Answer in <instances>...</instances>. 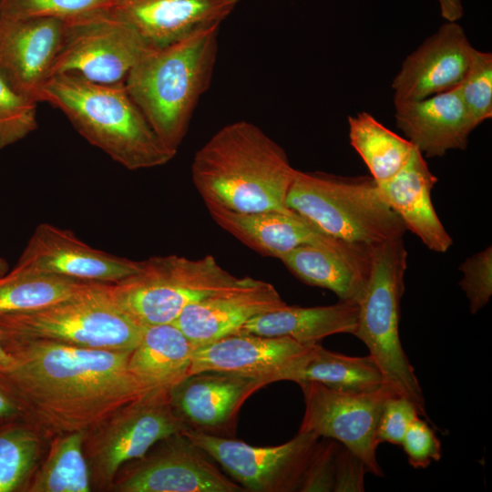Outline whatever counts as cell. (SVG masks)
<instances>
[{
    "label": "cell",
    "instance_id": "obj_1",
    "mask_svg": "<svg viewBox=\"0 0 492 492\" xmlns=\"http://www.w3.org/2000/svg\"><path fill=\"white\" fill-rule=\"evenodd\" d=\"M14 369L0 374L38 432H88L148 395L128 369L131 351L34 341L4 343Z\"/></svg>",
    "mask_w": 492,
    "mask_h": 492
},
{
    "label": "cell",
    "instance_id": "obj_2",
    "mask_svg": "<svg viewBox=\"0 0 492 492\" xmlns=\"http://www.w3.org/2000/svg\"><path fill=\"white\" fill-rule=\"evenodd\" d=\"M295 169L276 141L240 120L218 130L194 155L192 181L204 202L239 212L290 211Z\"/></svg>",
    "mask_w": 492,
    "mask_h": 492
},
{
    "label": "cell",
    "instance_id": "obj_3",
    "mask_svg": "<svg viewBox=\"0 0 492 492\" xmlns=\"http://www.w3.org/2000/svg\"><path fill=\"white\" fill-rule=\"evenodd\" d=\"M38 101L60 110L88 143L129 170L163 166L176 155L153 130L124 81L103 84L56 74L44 84Z\"/></svg>",
    "mask_w": 492,
    "mask_h": 492
},
{
    "label": "cell",
    "instance_id": "obj_4",
    "mask_svg": "<svg viewBox=\"0 0 492 492\" xmlns=\"http://www.w3.org/2000/svg\"><path fill=\"white\" fill-rule=\"evenodd\" d=\"M220 26L200 29L160 47H150L124 84L153 130L174 153L185 138L218 56Z\"/></svg>",
    "mask_w": 492,
    "mask_h": 492
},
{
    "label": "cell",
    "instance_id": "obj_5",
    "mask_svg": "<svg viewBox=\"0 0 492 492\" xmlns=\"http://www.w3.org/2000/svg\"><path fill=\"white\" fill-rule=\"evenodd\" d=\"M110 283L87 282L42 308L0 315V342H53L73 346L132 351L144 326L113 299Z\"/></svg>",
    "mask_w": 492,
    "mask_h": 492
},
{
    "label": "cell",
    "instance_id": "obj_6",
    "mask_svg": "<svg viewBox=\"0 0 492 492\" xmlns=\"http://www.w3.org/2000/svg\"><path fill=\"white\" fill-rule=\"evenodd\" d=\"M286 204L328 235L354 245L372 248L406 231L372 177L296 169Z\"/></svg>",
    "mask_w": 492,
    "mask_h": 492
},
{
    "label": "cell",
    "instance_id": "obj_7",
    "mask_svg": "<svg viewBox=\"0 0 492 492\" xmlns=\"http://www.w3.org/2000/svg\"><path fill=\"white\" fill-rule=\"evenodd\" d=\"M406 268L407 251L403 238L371 249L370 273L358 302L354 335L368 348L385 384L408 397L420 416L428 421L423 390L400 340L401 300Z\"/></svg>",
    "mask_w": 492,
    "mask_h": 492
},
{
    "label": "cell",
    "instance_id": "obj_8",
    "mask_svg": "<svg viewBox=\"0 0 492 492\" xmlns=\"http://www.w3.org/2000/svg\"><path fill=\"white\" fill-rule=\"evenodd\" d=\"M211 255L192 260L178 255L141 261L134 274L109 284L115 302L138 323H174L190 304L241 284Z\"/></svg>",
    "mask_w": 492,
    "mask_h": 492
},
{
    "label": "cell",
    "instance_id": "obj_9",
    "mask_svg": "<svg viewBox=\"0 0 492 492\" xmlns=\"http://www.w3.org/2000/svg\"><path fill=\"white\" fill-rule=\"evenodd\" d=\"M149 48L110 6L94 9L64 20L49 77L73 73L97 83L121 82Z\"/></svg>",
    "mask_w": 492,
    "mask_h": 492
},
{
    "label": "cell",
    "instance_id": "obj_10",
    "mask_svg": "<svg viewBox=\"0 0 492 492\" xmlns=\"http://www.w3.org/2000/svg\"><path fill=\"white\" fill-rule=\"evenodd\" d=\"M190 428L174 410L169 392L148 394L87 432L84 452L88 467L97 483L111 485L125 463Z\"/></svg>",
    "mask_w": 492,
    "mask_h": 492
},
{
    "label": "cell",
    "instance_id": "obj_11",
    "mask_svg": "<svg viewBox=\"0 0 492 492\" xmlns=\"http://www.w3.org/2000/svg\"><path fill=\"white\" fill-rule=\"evenodd\" d=\"M182 434L245 491L252 492L300 491L320 438L313 433L298 432L282 445L255 446L192 428Z\"/></svg>",
    "mask_w": 492,
    "mask_h": 492
},
{
    "label": "cell",
    "instance_id": "obj_12",
    "mask_svg": "<svg viewBox=\"0 0 492 492\" xmlns=\"http://www.w3.org/2000/svg\"><path fill=\"white\" fill-rule=\"evenodd\" d=\"M298 384L305 405L298 432L339 442L363 461L368 472L383 477L376 457V427L384 400L396 392L388 384L363 393L338 391L315 382Z\"/></svg>",
    "mask_w": 492,
    "mask_h": 492
},
{
    "label": "cell",
    "instance_id": "obj_13",
    "mask_svg": "<svg viewBox=\"0 0 492 492\" xmlns=\"http://www.w3.org/2000/svg\"><path fill=\"white\" fill-rule=\"evenodd\" d=\"M138 458L111 488L119 492H241L213 459L182 433L170 436Z\"/></svg>",
    "mask_w": 492,
    "mask_h": 492
},
{
    "label": "cell",
    "instance_id": "obj_14",
    "mask_svg": "<svg viewBox=\"0 0 492 492\" xmlns=\"http://www.w3.org/2000/svg\"><path fill=\"white\" fill-rule=\"evenodd\" d=\"M15 266L83 282L115 283L137 272L141 261L93 248L69 230L40 223Z\"/></svg>",
    "mask_w": 492,
    "mask_h": 492
},
{
    "label": "cell",
    "instance_id": "obj_15",
    "mask_svg": "<svg viewBox=\"0 0 492 492\" xmlns=\"http://www.w3.org/2000/svg\"><path fill=\"white\" fill-rule=\"evenodd\" d=\"M474 48L463 27L446 21L404 60L392 83L394 102L423 99L455 88L468 68Z\"/></svg>",
    "mask_w": 492,
    "mask_h": 492
},
{
    "label": "cell",
    "instance_id": "obj_16",
    "mask_svg": "<svg viewBox=\"0 0 492 492\" xmlns=\"http://www.w3.org/2000/svg\"><path fill=\"white\" fill-rule=\"evenodd\" d=\"M64 20L0 17V77L16 93L39 103L58 51Z\"/></svg>",
    "mask_w": 492,
    "mask_h": 492
},
{
    "label": "cell",
    "instance_id": "obj_17",
    "mask_svg": "<svg viewBox=\"0 0 492 492\" xmlns=\"http://www.w3.org/2000/svg\"><path fill=\"white\" fill-rule=\"evenodd\" d=\"M285 305L272 284L247 277L234 288L188 305L174 323L195 348L238 333L252 318Z\"/></svg>",
    "mask_w": 492,
    "mask_h": 492
},
{
    "label": "cell",
    "instance_id": "obj_18",
    "mask_svg": "<svg viewBox=\"0 0 492 492\" xmlns=\"http://www.w3.org/2000/svg\"><path fill=\"white\" fill-rule=\"evenodd\" d=\"M263 386L254 377L202 372L184 378L169 391V399L190 428L217 435L231 429L242 404Z\"/></svg>",
    "mask_w": 492,
    "mask_h": 492
},
{
    "label": "cell",
    "instance_id": "obj_19",
    "mask_svg": "<svg viewBox=\"0 0 492 492\" xmlns=\"http://www.w3.org/2000/svg\"><path fill=\"white\" fill-rule=\"evenodd\" d=\"M239 0H111L110 7L150 47H160L220 24Z\"/></svg>",
    "mask_w": 492,
    "mask_h": 492
},
{
    "label": "cell",
    "instance_id": "obj_20",
    "mask_svg": "<svg viewBox=\"0 0 492 492\" xmlns=\"http://www.w3.org/2000/svg\"><path fill=\"white\" fill-rule=\"evenodd\" d=\"M214 221L258 253L280 259L303 245L334 246L335 239L294 210L239 212L205 202Z\"/></svg>",
    "mask_w": 492,
    "mask_h": 492
},
{
    "label": "cell",
    "instance_id": "obj_21",
    "mask_svg": "<svg viewBox=\"0 0 492 492\" xmlns=\"http://www.w3.org/2000/svg\"><path fill=\"white\" fill-rule=\"evenodd\" d=\"M394 104L396 126L427 158L443 157L451 149L465 150L476 128L456 88Z\"/></svg>",
    "mask_w": 492,
    "mask_h": 492
},
{
    "label": "cell",
    "instance_id": "obj_22",
    "mask_svg": "<svg viewBox=\"0 0 492 492\" xmlns=\"http://www.w3.org/2000/svg\"><path fill=\"white\" fill-rule=\"evenodd\" d=\"M308 344L289 337L230 334L195 347L189 375L223 372L258 378L267 385L270 377Z\"/></svg>",
    "mask_w": 492,
    "mask_h": 492
},
{
    "label": "cell",
    "instance_id": "obj_23",
    "mask_svg": "<svg viewBox=\"0 0 492 492\" xmlns=\"http://www.w3.org/2000/svg\"><path fill=\"white\" fill-rule=\"evenodd\" d=\"M437 178L415 148L406 164L391 179L377 183L383 200L398 215L406 230L431 251L446 252L453 244L432 203Z\"/></svg>",
    "mask_w": 492,
    "mask_h": 492
},
{
    "label": "cell",
    "instance_id": "obj_24",
    "mask_svg": "<svg viewBox=\"0 0 492 492\" xmlns=\"http://www.w3.org/2000/svg\"><path fill=\"white\" fill-rule=\"evenodd\" d=\"M372 248L347 242L303 245L280 260L304 283L330 290L339 301L358 303L370 273Z\"/></svg>",
    "mask_w": 492,
    "mask_h": 492
},
{
    "label": "cell",
    "instance_id": "obj_25",
    "mask_svg": "<svg viewBox=\"0 0 492 492\" xmlns=\"http://www.w3.org/2000/svg\"><path fill=\"white\" fill-rule=\"evenodd\" d=\"M315 382L329 388L353 393L370 392L386 384L373 358L332 352L319 343L308 344L278 369L269 383Z\"/></svg>",
    "mask_w": 492,
    "mask_h": 492
},
{
    "label": "cell",
    "instance_id": "obj_26",
    "mask_svg": "<svg viewBox=\"0 0 492 492\" xmlns=\"http://www.w3.org/2000/svg\"><path fill=\"white\" fill-rule=\"evenodd\" d=\"M193 350L174 323L144 326L128 369L147 394L169 392L189 375Z\"/></svg>",
    "mask_w": 492,
    "mask_h": 492
},
{
    "label": "cell",
    "instance_id": "obj_27",
    "mask_svg": "<svg viewBox=\"0 0 492 492\" xmlns=\"http://www.w3.org/2000/svg\"><path fill=\"white\" fill-rule=\"evenodd\" d=\"M357 317L356 302L339 301L335 304L314 307L286 304L252 318L238 333L289 337L302 343H313L337 333L354 335Z\"/></svg>",
    "mask_w": 492,
    "mask_h": 492
},
{
    "label": "cell",
    "instance_id": "obj_28",
    "mask_svg": "<svg viewBox=\"0 0 492 492\" xmlns=\"http://www.w3.org/2000/svg\"><path fill=\"white\" fill-rule=\"evenodd\" d=\"M348 127L352 147L377 183L395 176L406 164L415 148L407 138L393 132L367 112L349 116Z\"/></svg>",
    "mask_w": 492,
    "mask_h": 492
},
{
    "label": "cell",
    "instance_id": "obj_29",
    "mask_svg": "<svg viewBox=\"0 0 492 492\" xmlns=\"http://www.w3.org/2000/svg\"><path fill=\"white\" fill-rule=\"evenodd\" d=\"M86 431L56 436L29 492H89L90 471L84 452Z\"/></svg>",
    "mask_w": 492,
    "mask_h": 492
},
{
    "label": "cell",
    "instance_id": "obj_30",
    "mask_svg": "<svg viewBox=\"0 0 492 492\" xmlns=\"http://www.w3.org/2000/svg\"><path fill=\"white\" fill-rule=\"evenodd\" d=\"M85 283L15 266L0 276V315L45 307Z\"/></svg>",
    "mask_w": 492,
    "mask_h": 492
},
{
    "label": "cell",
    "instance_id": "obj_31",
    "mask_svg": "<svg viewBox=\"0 0 492 492\" xmlns=\"http://www.w3.org/2000/svg\"><path fill=\"white\" fill-rule=\"evenodd\" d=\"M39 432L19 420L0 426V492L25 487L40 455Z\"/></svg>",
    "mask_w": 492,
    "mask_h": 492
},
{
    "label": "cell",
    "instance_id": "obj_32",
    "mask_svg": "<svg viewBox=\"0 0 492 492\" xmlns=\"http://www.w3.org/2000/svg\"><path fill=\"white\" fill-rule=\"evenodd\" d=\"M475 127L492 117V54L474 48L468 68L455 87Z\"/></svg>",
    "mask_w": 492,
    "mask_h": 492
},
{
    "label": "cell",
    "instance_id": "obj_33",
    "mask_svg": "<svg viewBox=\"0 0 492 492\" xmlns=\"http://www.w3.org/2000/svg\"><path fill=\"white\" fill-rule=\"evenodd\" d=\"M37 104L16 93L0 77V149L22 140L37 128Z\"/></svg>",
    "mask_w": 492,
    "mask_h": 492
},
{
    "label": "cell",
    "instance_id": "obj_34",
    "mask_svg": "<svg viewBox=\"0 0 492 492\" xmlns=\"http://www.w3.org/2000/svg\"><path fill=\"white\" fill-rule=\"evenodd\" d=\"M111 0H0V17L58 18L110 6Z\"/></svg>",
    "mask_w": 492,
    "mask_h": 492
},
{
    "label": "cell",
    "instance_id": "obj_35",
    "mask_svg": "<svg viewBox=\"0 0 492 492\" xmlns=\"http://www.w3.org/2000/svg\"><path fill=\"white\" fill-rule=\"evenodd\" d=\"M463 278L459 286L469 301L472 314L485 307L492 295V247L473 254L459 266Z\"/></svg>",
    "mask_w": 492,
    "mask_h": 492
},
{
    "label": "cell",
    "instance_id": "obj_36",
    "mask_svg": "<svg viewBox=\"0 0 492 492\" xmlns=\"http://www.w3.org/2000/svg\"><path fill=\"white\" fill-rule=\"evenodd\" d=\"M420 416L415 405L405 395L393 393L384 402L376 427L378 444L400 446L410 424Z\"/></svg>",
    "mask_w": 492,
    "mask_h": 492
},
{
    "label": "cell",
    "instance_id": "obj_37",
    "mask_svg": "<svg viewBox=\"0 0 492 492\" xmlns=\"http://www.w3.org/2000/svg\"><path fill=\"white\" fill-rule=\"evenodd\" d=\"M409 465L415 469L426 468L442 456L440 440L426 420L417 416L407 428L401 445Z\"/></svg>",
    "mask_w": 492,
    "mask_h": 492
},
{
    "label": "cell",
    "instance_id": "obj_38",
    "mask_svg": "<svg viewBox=\"0 0 492 492\" xmlns=\"http://www.w3.org/2000/svg\"><path fill=\"white\" fill-rule=\"evenodd\" d=\"M324 439L317 443L301 487L302 492L333 491L336 456L341 444Z\"/></svg>",
    "mask_w": 492,
    "mask_h": 492
},
{
    "label": "cell",
    "instance_id": "obj_39",
    "mask_svg": "<svg viewBox=\"0 0 492 492\" xmlns=\"http://www.w3.org/2000/svg\"><path fill=\"white\" fill-rule=\"evenodd\" d=\"M366 471L363 461L341 444L336 456L333 491H364Z\"/></svg>",
    "mask_w": 492,
    "mask_h": 492
},
{
    "label": "cell",
    "instance_id": "obj_40",
    "mask_svg": "<svg viewBox=\"0 0 492 492\" xmlns=\"http://www.w3.org/2000/svg\"><path fill=\"white\" fill-rule=\"evenodd\" d=\"M23 420L22 407L0 377V425Z\"/></svg>",
    "mask_w": 492,
    "mask_h": 492
},
{
    "label": "cell",
    "instance_id": "obj_41",
    "mask_svg": "<svg viewBox=\"0 0 492 492\" xmlns=\"http://www.w3.org/2000/svg\"><path fill=\"white\" fill-rule=\"evenodd\" d=\"M443 18L447 22H456L464 14L462 0H437Z\"/></svg>",
    "mask_w": 492,
    "mask_h": 492
},
{
    "label": "cell",
    "instance_id": "obj_42",
    "mask_svg": "<svg viewBox=\"0 0 492 492\" xmlns=\"http://www.w3.org/2000/svg\"><path fill=\"white\" fill-rule=\"evenodd\" d=\"M15 365V357L4 347L0 342V374L12 371Z\"/></svg>",
    "mask_w": 492,
    "mask_h": 492
},
{
    "label": "cell",
    "instance_id": "obj_43",
    "mask_svg": "<svg viewBox=\"0 0 492 492\" xmlns=\"http://www.w3.org/2000/svg\"><path fill=\"white\" fill-rule=\"evenodd\" d=\"M9 271V265L5 259L0 256V276L5 274Z\"/></svg>",
    "mask_w": 492,
    "mask_h": 492
},
{
    "label": "cell",
    "instance_id": "obj_44",
    "mask_svg": "<svg viewBox=\"0 0 492 492\" xmlns=\"http://www.w3.org/2000/svg\"><path fill=\"white\" fill-rule=\"evenodd\" d=\"M0 426H2V425H0Z\"/></svg>",
    "mask_w": 492,
    "mask_h": 492
}]
</instances>
